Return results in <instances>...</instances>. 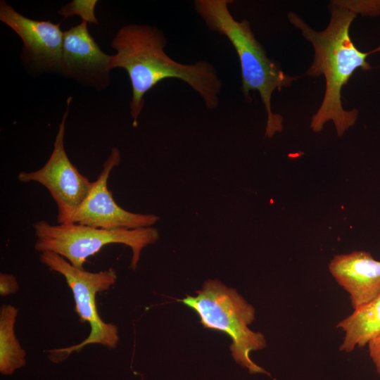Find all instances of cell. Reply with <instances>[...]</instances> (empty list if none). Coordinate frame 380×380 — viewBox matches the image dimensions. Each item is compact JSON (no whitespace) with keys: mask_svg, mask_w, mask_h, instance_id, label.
I'll return each instance as SVG.
<instances>
[{"mask_svg":"<svg viewBox=\"0 0 380 380\" xmlns=\"http://www.w3.org/2000/svg\"><path fill=\"white\" fill-rule=\"evenodd\" d=\"M166 44L163 32L148 25H124L111 42L116 51L113 55V69H125L130 80L132 96L129 106L134 127L144 106L145 94L165 79L185 82L201 96L209 109L219 104L222 82L214 66L205 61L194 64L178 63L165 52Z\"/></svg>","mask_w":380,"mask_h":380,"instance_id":"6da1fadb","label":"cell"},{"mask_svg":"<svg viewBox=\"0 0 380 380\" xmlns=\"http://www.w3.org/2000/svg\"><path fill=\"white\" fill-rule=\"evenodd\" d=\"M329 11V23L322 31L312 29L295 13H289L287 17L314 49L313 61L306 74L311 77L323 75L325 78L324 97L312 117L310 127L313 132H319L327 122L332 121L337 135L341 137L354 125L359 113L357 109L343 108L342 89L357 69H372L367 57L380 51V46L369 52L359 50L350 35V25L357 15L335 1L330 4Z\"/></svg>","mask_w":380,"mask_h":380,"instance_id":"7a4b0ae2","label":"cell"},{"mask_svg":"<svg viewBox=\"0 0 380 380\" xmlns=\"http://www.w3.org/2000/svg\"><path fill=\"white\" fill-rule=\"evenodd\" d=\"M230 0H196L195 10L208 27L225 36L239 57L241 74V91L246 100L250 91H257L267 112L265 136L272 138L283 129V118L271 108L272 95L275 90L289 87L298 77L286 74L274 61L267 56L256 39L249 22L235 20L229 12Z\"/></svg>","mask_w":380,"mask_h":380,"instance_id":"3957f363","label":"cell"},{"mask_svg":"<svg viewBox=\"0 0 380 380\" xmlns=\"http://www.w3.org/2000/svg\"><path fill=\"white\" fill-rule=\"evenodd\" d=\"M177 301L194 310L204 327L224 332L232 338L230 350L238 364L251 374H268L249 356L252 351L264 349L266 340L262 333L248 328L255 319V309L235 289L219 280H208L196 296L187 295Z\"/></svg>","mask_w":380,"mask_h":380,"instance_id":"277c9868","label":"cell"},{"mask_svg":"<svg viewBox=\"0 0 380 380\" xmlns=\"http://www.w3.org/2000/svg\"><path fill=\"white\" fill-rule=\"evenodd\" d=\"M36 241L34 249L57 253L75 267L84 270L87 258L111 243H122L132 251L130 267H137L141 251L159 238L153 227L133 229H105L75 223L51 224L40 220L32 224Z\"/></svg>","mask_w":380,"mask_h":380,"instance_id":"5b68a950","label":"cell"},{"mask_svg":"<svg viewBox=\"0 0 380 380\" xmlns=\"http://www.w3.org/2000/svg\"><path fill=\"white\" fill-rule=\"evenodd\" d=\"M39 258L50 270L63 276L72 290L80 320L88 322L91 328L89 336L81 343L65 348L49 350L51 359L60 361L90 344L115 348L119 341L118 329L113 324L103 322L96 306V293L108 291L115 283V271L113 268L98 272L85 271L75 267L61 255L49 251L40 253Z\"/></svg>","mask_w":380,"mask_h":380,"instance_id":"8992f818","label":"cell"},{"mask_svg":"<svg viewBox=\"0 0 380 380\" xmlns=\"http://www.w3.org/2000/svg\"><path fill=\"white\" fill-rule=\"evenodd\" d=\"M71 97L56 136L52 153L40 169L32 172H20L18 179L23 183L37 182L50 193L57 205L58 224H68L91 191L94 182L82 175L71 163L64 146L65 121Z\"/></svg>","mask_w":380,"mask_h":380,"instance_id":"52a82bcc","label":"cell"},{"mask_svg":"<svg viewBox=\"0 0 380 380\" xmlns=\"http://www.w3.org/2000/svg\"><path fill=\"white\" fill-rule=\"evenodd\" d=\"M120 160L118 149L113 148L94 182L91 191L70 223L105 229H133L151 227L160 220L153 214L127 211L116 203L108 188V180L112 170L120 164Z\"/></svg>","mask_w":380,"mask_h":380,"instance_id":"ba28073f","label":"cell"},{"mask_svg":"<svg viewBox=\"0 0 380 380\" xmlns=\"http://www.w3.org/2000/svg\"><path fill=\"white\" fill-rule=\"evenodd\" d=\"M0 20L22 39L25 63L37 71L60 72L64 32L59 23L25 17L4 0L0 2Z\"/></svg>","mask_w":380,"mask_h":380,"instance_id":"9c48e42d","label":"cell"},{"mask_svg":"<svg viewBox=\"0 0 380 380\" xmlns=\"http://www.w3.org/2000/svg\"><path fill=\"white\" fill-rule=\"evenodd\" d=\"M112 62L113 55L102 51L85 20L64 32L60 73L101 89L110 83Z\"/></svg>","mask_w":380,"mask_h":380,"instance_id":"30bf717a","label":"cell"},{"mask_svg":"<svg viewBox=\"0 0 380 380\" xmlns=\"http://www.w3.org/2000/svg\"><path fill=\"white\" fill-rule=\"evenodd\" d=\"M329 271L349 295L353 310L380 294V261L369 252L336 255L329 264Z\"/></svg>","mask_w":380,"mask_h":380,"instance_id":"8fae6325","label":"cell"},{"mask_svg":"<svg viewBox=\"0 0 380 380\" xmlns=\"http://www.w3.org/2000/svg\"><path fill=\"white\" fill-rule=\"evenodd\" d=\"M336 328L344 332V338L339 350L352 352L355 348L363 347L380 334V294L371 301L353 310L341 319Z\"/></svg>","mask_w":380,"mask_h":380,"instance_id":"7c38bea8","label":"cell"},{"mask_svg":"<svg viewBox=\"0 0 380 380\" xmlns=\"http://www.w3.org/2000/svg\"><path fill=\"white\" fill-rule=\"evenodd\" d=\"M18 309L9 304L0 308V372L11 375L26 364V353L15 332Z\"/></svg>","mask_w":380,"mask_h":380,"instance_id":"4fadbf2b","label":"cell"},{"mask_svg":"<svg viewBox=\"0 0 380 380\" xmlns=\"http://www.w3.org/2000/svg\"><path fill=\"white\" fill-rule=\"evenodd\" d=\"M97 1H77L75 0L67 4L58 11V13L65 18L74 15L81 16L82 20L98 24L94 15V8Z\"/></svg>","mask_w":380,"mask_h":380,"instance_id":"5bb4252c","label":"cell"},{"mask_svg":"<svg viewBox=\"0 0 380 380\" xmlns=\"http://www.w3.org/2000/svg\"><path fill=\"white\" fill-rule=\"evenodd\" d=\"M338 5L356 15H377L380 13V1H335Z\"/></svg>","mask_w":380,"mask_h":380,"instance_id":"9a60e30c","label":"cell"},{"mask_svg":"<svg viewBox=\"0 0 380 380\" xmlns=\"http://www.w3.org/2000/svg\"><path fill=\"white\" fill-rule=\"evenodd\" d=\"M19 284L13 274H0V295L7 296L15 293L19 290Z\"/></svg>","mask_w":380,"mask_h":380,"instance_id":"2e32d148","label":"cell"},{"mask_svg":"<svg viewBox=\"0 0 380 380\" xmlns=\"http://www.w3.org/2000/svg\"><path fill=\"white\" fill-rule=\"evenodd\" d=\"M369 354L380 376V334L368 343Z\"/></svg>","mask_w":380,"mask_h":380,"instance_id":"e0dca14e","label":"cell"}]
</instances>
